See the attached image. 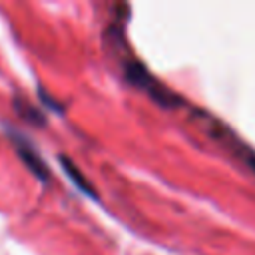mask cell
Wrapping results in <instances>:
<instances>
[{"mask_svg":"<svg viewBox=\"0 0 255 255\" xmlns=\"http://www.w3.org/2000/svg\"><path fill=\"white\" fill-rule=\"evenodd\" d=\"M128 78H129L133 84H137L139 88L147 90V92L151 94V98L157 100V102L163 104V106H177V104L181 102L175 94H171L167 88H163L159 82H155V78H151V76L147 74V70H143L139 64H131V66L128 68Z\"/></svg>","mask_w":255,"mask_h":255,"instance_id":"1","label":"cell"},{"mask_svg":"<svg viewBox=\"0 0 255 255\" xmlns=\"http://www.w3.org/2000/svg\"><path fill=\"white\" fill-rule=\"evenodd\" d=\"M20 155H22V161H26V163L30 165V169H32L38 177H42V179L48 177V169H46V165L42 163V159H40L28 145H22V143H20Z\"/></svg>","mask_w":255,"mask_h":255,"instance_id":"2","label":"cell"},{"mask_svg":"<svg viewBox=\"0 0 255 255\" xmlns=\"http://www.w3.org/2000/svg\"><path fill=\"white\" fill-rule=\"evenodd\" d=\"M62 163H64V167H66V171L70 173V179H74L76 181V185L80 187V189H84V193H90V195H94V189H92V185L88 183V181H84L82 177H80V173H78V169L74 167V165H70V161L64 157L62 159Z\"/></svg>","mask_w":255,"mask_h":255,"instance_id":"3","label":"cell"},{"mask_svg":"<svg viewBox=\"0 0 255 255\" xmlns=\"http://www.w3.org/2000/svg\"><path fill=\"white\" fill-rule=\"evenodd\" d=\"M251 165H253V167H255V157H253V159H251Z\"/></svg>","mask_w":255,"mask_h":255,"instance_id":"4","label":"cell"}]
</instances>
